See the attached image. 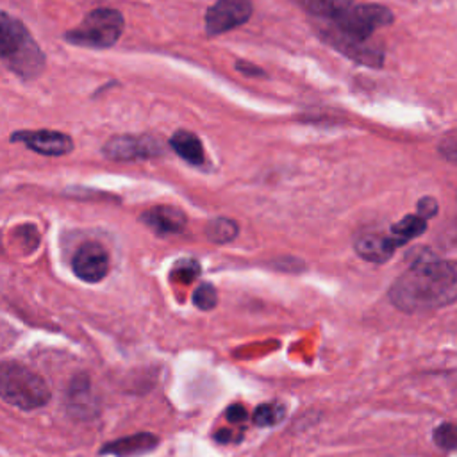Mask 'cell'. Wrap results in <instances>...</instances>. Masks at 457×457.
<instances>
[{"label": "cell", "instance_id": "10", "mask_svg": "<svg viewBox=\"0 0 457 457\" xmlns=\"http://www.w3.org/2000/svg\"><path fill=\"white\" fill-rule=\"evenodd\" d=\"M327 43H330L337 52L345 54L348 59L362 64V66H370V68H380L382 61H384V52L373 45H368V41L361 43V41H353L348 39L345 36H341L336 30H328L325 34Z\"/></svg>", "mask_w": 457, "mask_h": 457}, {"label": "cell", "instance_id": "19", "mask_svg": "<svg viewBox=\"0 0 457 457\" xmlns=\"http://www.w3.org/2000/svg\"><path fill=\"white\" fill-rule=\"evenodd\" d=\"M286 409L278 402H270V403H261L253 411V423L259 427H273L284 420Z\"/></svg>", "mask_w": 457, "mask_h": 457}, {"label": "cell", "instance_id": "11", "mask_svg": "<svg viewBox=\"0 0 457 457\" xmlns=\"http://www.w3.org/2000/svg\"><path fill=\"white\" fill-rule=\"evenodd\" d=\"M141 223L159 236L180 234L186 228V214L173 205H155L139 216Z\"/></svg>", "mask_w": 457, "mask_h": 457}, {"label": "cell", "instance_id": "7", "mask_svg": "<svg viewBox=\"0 0 457 457\" xmlns=\"http://www.w3.org/2000/svg\"><path fill=\"white\" fill-rule=\"evenodd\" d=\"M252 12L250 0H218L205 12V30L209 36H220L246 23Z\"/></svg>", "mask_w": 457, "mask_h": 457}, {"label": "cell", "instance_id": "1", "mask_svg": "<svg viewBox=\"0 0 457 457\" xmlns=\"http://www.w3.org/2000/svg\"><path fill=\"white\" fill-rule=\"evenodd\" d=\"M457 268L452 261L423 257L414 261L391 286L389 300L403 312H427L453 303Z\"/></svg>", "mask_w": 457, "mask_h": 457}, {"label": "cell", "instance_id": "25", "mask_svg": "<svg viewBox=\"0 0 457 457\" xmlns=\"http://www.w3.org/2000/svg\"><path fill=\"white\" fill-rule=\"evenodd\" d=\"M243 437V434L241 432H237V434H232V430L230 428H220L216 434H214V439L218 441V443H230V441H239Z\"/></svg>", "mask_w": 457, "mask_h": 457}, {"label": "cell", "instance_id": "5", "mask_svg": "<svg viewBox=\"0 0 457 457\" xmlns=\"http://www.w3.org/2000/svg\"><path fill=\"white\" fill-rule=\"evenodd\" d=\"M393 23V12L380 4H361L348 7L336 20V32L353 41H368L380 27Z\"/></svg>", "mask_w": 457, "mask_h": 457}, {"label": "cell", "instance_id": "23", "mask_svg": "<svg viewBox=\"0 0 457 457\" xmlns=\"http://www.w3.org/2000/svg\"><path fill=\"white\" fill-rule=\"evenodd\" d=\"M436 214H437V202L432 196H423L418 202V216H421L423 220H428Z\"/></svg>", "mask_w": 457, "mask_h": 457}, {"label": "cell", "instance_id": "8", "mask_svg": "<svg viewBox=\"0 0 457 457\" xmlns=\"http://www.w3.org/2000/svg\"><path fill=\"white\" fill-rule=\"evenodd\" d=\"M71 270L84 282H100L109 273V253L100 243L87 241L75 252Z\"/></svg>", "mask_w": 457, "mask_h": 457}, {"label": "cell", "instance_id": "14", "mask_svg": "<svg viewBox=\"0 0 457 457\" xmlns=\"http://www.w3.org/2000/svg\"><path fill=\"white\" fill-rule=\"evenodd\" d=\"M171 148L179 157L187 161L191 166H202L205 161L202 141L189 130H177L170 139Z\"/></svg>", "mask_w": 457, "mask_h": 457}, {"label": "cell", "instance_id": "4", "mask_svg": "<svg viewBox=\"0 0 457 457\" xmlns=\"http://www.w3.org/2000/svg\"><path fill=\"white\" fill-rule=\"evenodd\" d=\"M125 27L123 14L112 7H98L89 11L84 20L64 34V39L77 46L86 48H109L112 46Z\"/></svg>", "mask_w": 457, "mask_h": 457}, {"label": "cell", "instance_id": "26", "mask_svg": "<svg viewBox=\"0 0 457 457\" xmlns=\"http://www.w3.org/2000/svg\"><path fill=\"white\" fill-rule=\"evenodd\" d=\"M236 68L241 71V73H245V75H248V77H257V75H266L261 68H257V66H253V64H250V62H246V61H237V64H236Z\"/></svg>", "mask_w": 457, "mask_h": 457}, {"label": "cell", "instance_id": "9", "mask_svg": "<svg viewBox=\"0 0 457 457\" xmlns=\"http://www.w3.org/2000/svg\"><path fill=\"white\" fill-rule=\"evenodd\" d=\"M11 141H21L30 150L41 155H64L73 150V141L68 134L57 130H21L11 136Z\"/></svg>", "mask_w": 457, "mask_h": 457}, {"label": "cell", "instance_id": "16", "mask_svg": "<svg viewBox=\"0 0 457 457\" xmlns=\"http://www.w3.org/2000/svg\"><path fill=\"white\" fill-rule=\"evenodd\" d=\"M427 230V221L418 214H407L398 223L391 227V237L398 246L405 245L407 241L421 236Z\"/></svg>", "mask_w": 457, "mask_h": 457}, {"label": "cell", "instance_id": "2", "mask_svg": "<svg viewBox=\"0 0 457 457\" xmlns=\"http://www.w3.org/2000/svg\"><path fill=\"white\" fill-rule=\"evenodd\" d=\"M0 59H5L20 77H37L45 66V55L25 25L0 11Z\"/></svg>", "mask_w": 457, "mask_h": 457}, {"label": "cell", "instance_id": "17", "mask_svg": "<svg viewBox=\"0 0 457 457\" xmlns=\"http://www.w3.org/2000/svg\"><path fill=\"white\" fill-rule=\"evenodd\" d=\"M302 4L314 16L337 20L348 7L353 5V0H302Z\"/></svg>", "mask_w": 457, "mask_h": 457}, {"label": "cell", "instance_id": "20", "mask_svg": "<svg viewBox=\"0 0 457 457\" xmlns=\"http://www.w3.org/2000/svg\"><path fill=\"white\" fill-rule=\"evenodd\" d=\"M200 275V264L193 259H182L179 261L173 268H171V273L170 277L177 282H182V284H189L193 282L196 277Z\"/></svg>", "mask_w": 457, "mask_h": 457}, {"label": "cell", "instance_id": "21", "mask_svg": "<svg viewBox=\"0 0 457 457\" xmlns=\"http://www.w3.org/2000/svg\"><path fill=\"white\" fill-rule=\"evenodd\" d=\"M193 303H195V307H198L202 311L214 309L218 303V293H216L214 286L209 282L200 284L193 293Z\"/></svg>", "mask_w": 457, "mask_h": 457}, {"label": "cell", "instance_id": "12", "mask_svg": "<svg viewBox=\"0 0 457 457\" xmlns=\"http://www.w3.org/2000/svg\"><path fill=\"white\" fill-rule=\"evenodd\" d=\"M353 248H355L357 255L362 257L364 261L382 264L393 257L398 245L395 243V239L391 236H386L380 232H366V234H359L355 237Z\"/></svg>", "mask_w": 457, "mask_h": 457}, {"label": "cell", "instance_id": "24", "mask_svg": "<svg viewBox=\"0 0 457 457\" xmlns=\"http://www.w3.org/2000/svg\"><path fill=\"white\" fill-rule=\"evenodd\" d=\"M246 409L239 403H232L227 411H225V418L230 421V423H241L246 420Z\"/></svg>", "mask_w": 457, "mask_h": 457}, {"label": "cell", "instance_id": "13", "mask_svg": "<svg viewBox=\"0 0 457 457\" xmlns=\"http://www.w3.org/2000/svg\"><path fill=\"white\" fill-rule=\"evenodd\" d=\"M159 445V439L152 432H137L132 436H125L114 441L105 443L100 448L102 455H114V457H137L152 452Z\"/></svg>", "mask_w": 457, "mask_h": 457}, {"label": "cell", "instance_id": "22", "mask_svg": "<svg viewBox=\"0 0 457 457\" xmlns=\"http://www.w3.org/2000/svg\"><path fill=\"white\" fill-rule=\"evenodd\" d=\"M432 437H434V443L443 450H453L457 446V434H455L453 423L437 425Z\"/></svg>", "mask_w": 457, "mask_h": 457}, {"label": "cell", "instance_id": "6", "mask_svg": "<svg viewBox=\"0 0 457 457\" xmlns=\"http://www.w3.org/2000/svg\"><path fill=\"white\" fill-rule=\"evenodd\" d=\"M102 154L111 161H139L161 155L162 145L152 136L121 134L111 137L104 145Z\"/></svg>", "mask_w": 457, "mask_h": 457}, {"label": "cell", "instance_id": "18", "mask_svg": "<svg viewBox=\"0 0 457 457\" xmlns=\"http://www.w3.org/2000/svg\"><path fill=\"white\" fill-rule=\"evenodd\" d=\"M237 232H239V227L230 218H214L205 227L207 239L211 243H216V245H223V243H228V241L236 239Z\"/></svg>", "mask_w": 457, "mask_h": 457}, {"label": "cell", "instance_id": "15", "mask_svg": "<svg viewBox=\"0 0 457 457\" xmlns=\"http://www.w3.org/2000/svg\"><path fill=\"white\" fill-rule=\"evenodd\" d=\"M70 403L73 412H79L77 416H95V400L91 396V389H89V380L87 377L80 375L71 382L70 387Z\"/></svg>", "mask_w": 457, "mask_h": 457}, {"label": "cell", "instance_id": "3", "mask_svg": "<svg viewBox=\"0 0 457 457\" xmlns=\"http://www.w3.org/2000/svg\"><path fill=\"white\" fill-rule=\"evenodd\" d=\"M0 398L23 411L43 407L50 400V389L41 375L21 362L0 364Z\"/></svg>", "mask_w": 457, "mask_h": 457}]
</instances>
